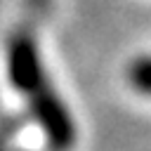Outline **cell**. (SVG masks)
<instances>
[{"label":"cell","instance_id":"3957f363","mask_svg":"<svg viewBox=\"0 0 151 151\" xmlns=\"http://www.w3.org/2000/svg\"><path fill=\"white\" fill-rule=\"evenodd\" d=\"M127 83L144 97H151V57H137L130 61Z\"/></svg>","mask_w":151,"mask_h":151},{"label":"cell","instance_id":"7a4b0ae2","mask_svg":"<svg viewBox=\"0 0 151 151\" xmlns=\"http://www.w3.org/2000/svg\"><path fill=\"white\" fill-rule=\"evenodd\" d=\"M28 106H31L35 123L40 125V130L45 132V137L52 146L66 149L76 142L73 116L68 113L66 104L61 101V97L57 94V90L50 83L45 87H40L35 94L28 97Z\"/></svg>","mask_w":151,"mask_h":151},{"label":"cell","instance_id":"6da1fadb","mask_svg":"<svg viewBox=\"0 0 151 151\" xmlns=\"http://www.w3.org/2000/svg\"><path fill=\"white\" fill-rule=\"evenodd\" d=\"M7 78L9 85L21 92L26 99L47 85L45 64L38 50V42L28 33H14L7 42Z\"/></svg>","mask_w":151,"mask_h":151}]
</instances>
